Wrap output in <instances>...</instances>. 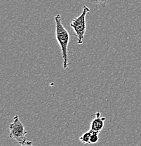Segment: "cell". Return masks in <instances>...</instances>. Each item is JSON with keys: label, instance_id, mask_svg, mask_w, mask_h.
I'll use <instances>...</instances> for the list:
<instances>
[{"label": "cell", "instance_id": "1", "mask_svg": "<svg viewBox=\"0 0 141 146\" xmlns=\"http://www.w3.org/2000/svg\"><path fill=\"white\" fill-rule=\"evenodd\" d=\"M54 18H55L56 23V37L61 49V54L63 60V66L64 70H68L69 67L68 48L70 42V34L62 23L61 16L60 14H58Z\"/></svg>", "mask_w": 141, "mask_h": 146}, {"label": "cell", "instance_id": "2", "mask_svg": "<svg viewBox=\"0 0 141 146\" xmlns=\"http://www.w3.org/2000/svg\"><path fill=\"white\" fill-rule=\"evenodd\" d=\"M90 11L91 10L89 7L84 6L81 15L74 18L70 23V27L75 32V36L77 37V44L79 45H81L84 42V35L86 31V16Z\"/></svg>", "mask_w": 141, "mask_h": 146}, {"label": "cell", "instance_id": "3", "mask_svg": "<svg viewBox=\"0 0 141 146\" xmlns=\"http://www.w3.org/2000/svg\"><path fill=\"white\" fill-rule=\"evenodd\" d=\"M28 132L25 130V127L20 120L18 115L13 117V122L9 124V137L14 139L20 144H24L28 143L26 135Z\"/></svg>", "mask_w": 141, "mask_h": 146}, {"label": "cell", "instance_id": "4", "mask_svg": "<svg viewBox=\"0 0 141 146\" xmlns=\"http://www.w3.org/2000/svg\"><path fill=\"white\" fill-rule=\"evenodd\" d=\"M91 117H95L91 123L90 129L93 132L100 133L104 127V121H105V117H101V112H97L91 115Z\"/></svg>", "mask_w": 141, "mask_h": 146}, {"label": "cell", "instance_id": "5", "mask_svg": "<svg viewBox=\"0 0 141 146\" xmlns=\"http://www.w3.org/2000/svg\"><path fill=\"white\" fill-rule=\"evenodd\" d=\"M93 131H91V129H89L88 131L85 132L83 133L81 136L79 137V140L83 144H90V138L91 136L92 133H93Z\"/></svg>", "mask_w": 141, "mask_h": 146}, {"label": "cell", "instance_id": "6", "mask_svg": "<svg viewBox=\"0 0 141 146\" xmlns=\"http://www.w3.org/2000/svg\"><path fill=\"white\" fill-rule=\"evenodd\" d=\"M99 133H96V132H93L90 138V144H95L98 142L99 140V136H98Z\"/></svg>", "mask_w": 141, "mask_h": 146}, {"label": "cell", "instance_id": "7", "mask_svg": "<svg viewBox=\"0 0 141 146\" xmlns=\"http://www.w3.org/2000/svg\"><path fill=\"white\" fill-rule=\"evenodd\" d=\"M107 1H108V0H91V1L93 4H98V5H101L103 7L106 6Z\"/></svg>", "mask_w": 141, "mask_h": 146}, {"label": "cell", "instance_id": "8", "mask_svg": "<svg viewBox=\"0 0 141 146\" xmlns=\"http://www.w3.org/2000/svg\"><path fill=\"white\" fill-rule=\"evenodd\" d=\"M21 146H35V145H32V143L31 141H28V142L26 143L22 144Z\"/></svg>", "mask_w": 141, "mask_h": 146}]
</instances>
